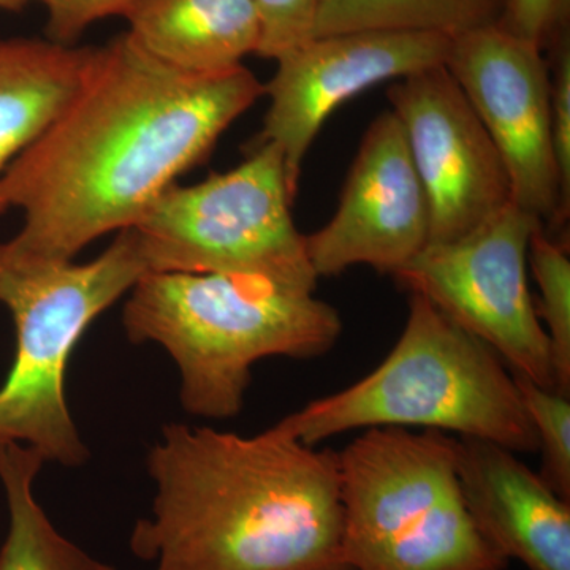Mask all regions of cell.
<instances>
[{
    "instance_id": "obj_22",
    "label": "cell",
    "mask_w": 570,
    "mask_h": 570,
    "mask_svg": "<svg viewBox=\"0 0 570 570\" xmlns=\"http://www.w3.org/2000/svg\"><path fill=\"white\" fill-rule=\"evenodd\" d=\"M570 0H505L498 26L540 50L569 32Z\"/></svg>"
},
{
    "instance_id": "obj_23",
    "label": "cell",
    "mask_w": 570,
    "mask_h": 570,
    "mask_svg": "<svg viewBox=\"0 0 570 570\" xmlns=\"http://www.w3.org/2000/svg\"><path fill=\"white\" fill-rule=\"evenodd\" d=\"M140 0H45L48 39L75 45L86 29L110 17H124Z\"/></svg>"
},
{
    "instance_id": "obj_19",
    "label": "cell",
    "mask_w": 570,
    "mask_h": 570,
    "mask_svg": "<svg viewBox=\"0 0 570 570\" xmlns=\"http://www.w3.org/2000/svg\"><path fill=\"white\" fill-rule=\"evenodd\" d=\"M513 377L538 434L539 452L542 453V471L539 474L560 497L570 501L569 395L540 387L517 374Z\"/></svg>"
},
{
    "instance_id": "obj_14",
    "label": "cell",
    "mask_w": 570,
    "mask_h": 570,
    "mask_svg": "<svg viewBox=\"0 0 570 570\" xmlns=\"http://www.w3.org/2000/svg\"><path fill=\"white\" fill-rule=\"evenodd\" d=\"M124 18L142 50L189 73L234 69L261 45L253 0H140Z\"/></svg>"
},
{
    "instance_id": "obj_24",
    "label": "cell",
    "mask_w": 570,
    "mask_h": 570,
    "mask_svg": "<svg viewBox=\"0 0 570 570\" xmlns=\"http://www.w3.org/2000/svg\"><path fill=\"white\" fill-rule=\"evenodd\" d=\"M31 2L45 3V0H0V10H21L22 7H26Z\"/></svg>"
},
{
    "instance_id": "obj_6",
    "label": "cell",
    "mask_w": 570,
    "mask_h": 570,
    "mask_svg": "<svg viewBox=\"0 0 570 570\" xmlns=\"http://www.w3.org/2000/svg\"><path fill=\"white\" fill-rule=\"evenodd\" d=\"M459 439L367 428L340 452L347 570H505L460 489Z\"/></svg>"
},
{
    "instance_id": "obj_9",
    "label": "cell",
    "mask_w": 570,
    "mask_h": 570,
    "mask_svg": "<svg viewBox=\"0 0 570 570\" xmlns=\"http://www.w3.org/2000/svg\"><path fill=\"white\" fill-rule=\"evenodd\" d=\"M543 52L494 24L450 40L444 66L497 145L513 204L538 217L547 232L564 234Z\"/></svg>"
},
{
    "instance_id": "obj_16",
    "label": "cell",
    "mask_w": 570,
    "mask_h": 570,
    "mask_svg": "<svg viewBox=\"0 0 570 570\" xmlns=\"http://www.w3.org/2000/svg\"><path fill=\"white\" fill-rule=\"evenodd\" d=\"M43 464L28 445H0V483L9 508L0 570H115L63 538L48 519L33 493Z\"/></svg>"
},
{
    "instance_id": "obj_11",
    "label": "cell",
    "mask_w": 570,
    "mask_h": 570,
    "mask_svg": "<svg viewBox=\"0 0 570 570\" xmlns=\"http://www.w3.org/2000/svg\"><path fill=\"white\" fill-rule=\"evenodd\" d=\"M449 48L448 37L428 32L365 29L314 37L276 59L275 77L264 85V129L253 145L275 142L298 193L303 159L333 111L381 82L442 66Z\"/></svg>"
},
{
    "instance_id": "obj_7",
    "label": "cell",
    "mask_w": 570,
    "mask_h": 570,
    "mask_svg": "<svg viewBox=\"0 0 570 570\" xmlns=\"http://www.w3.org/2000/svg\"><path fill=\"white\" fill-rule=\"evenodd\" d=\"M296 190L275 142L193 186L168 187L134 225L148 273L265 277L314 294L306 235L292 217Z\"/></svg>"
},
{
    "instance_id": "obj_12",
    "label": "cell",
    "mask_w": 570,
    "mask_h": 570,
    "mask_svg": "<svg viewBox=\"0 0 570 570\" xmlns=\"http://www.w3.org/2000/svg\"><path fill=\"white\" fill-rule=\"evenodd\" d=\"M431 239L430 204L392 110L363 135L332 219L306 236L318 279L366 265L395 276Z\"/></svg>"
},
{
    "instance_id": "obj_20",
    "label": "cell",
    "mask_w": 570,
    "mask_h": 570,
    "mask_svg": "<svg viewBox=\"0 0 570 570\" xmlns=\"http://www.w3.org/2000/svg\"><path fill=\"white\" fill-rule=\"evenodd\" d=\"M261 21L257 56L279 59L314 39L318 14L328 0H253Z\"/></svg>"
},
{
    "instance_id": "obj_2",
    "label": "cell",
    "mask_w": 570,
    "mask_h": 570,
    "mask_svg": "<svg viewBox=\"0 0 570 570\" xmlns=\"http://www.w3.org/2000/svg\"><path fill=\"white\" fill-rule=\"evenodd\" d=\"M130 550L151 570H347L340 453L279 423L254 436L171 423Z\"/></svg>"
},
{
    "instance_id": "obj_8",
    "label": "cell",
    "mask_w": 570,
    "mask_h": 570,
    "mask_svg": "<svg viewBox=\"0 0 570 570\" xmlns=\"http://www.w3.org/2000/svg\"><path fill=\"white\" fill-rule=\"evenodd\" d=\"M540 224L512 202L460 238L430 243L393 277L489 344L513 374L557 390L550 340L528 285V249Z\"/></svg>"
},
{
    "instance_id": "obj_21",
    "label": "cell",
    "mask_w": 570,
    "mask_h": 570,
    "mask_svg": "<svg viewBox=\"0 0 570 570\" xmlns=\"http://www.w3.org/2000/svg\"><path fill=\"white\" fill-rule=\"evenodd\" d=\"M550 51V100L554 156L560 175L562 214L570 213V39L562 33L547 48Z\"/></svg>"
},
{
    "instance_id": "obj_1",
    "label": "cell",
    "mask_w": 570,
    "mask_h": 570,
    "mask_svg": "<svg viewBox=\"0 0 570 570\" xmlns=\"http://www.w3.org/2000/svg\"><path fill=\"white\" fill-rule=\"evenodd\" d=\"M261 97L264 82L243 63L189 73L153 58L129 32L92 47L62 110L0 176V200L24 216L9 242L69 262L100 236L134 227Z\"/></svg>"
},
{
    "instance_id": "obj_5",
    "label": "cell",
    "mask_w": 570,
    "mask_h": 570,
    "mask_svg": "<svg viewBox=\"0 0 570 570\" xmlns=\"http://www.w3.org/2000/svg\"><path fill=\"white\" fill-rule=\"evenodd\" d=\"M148 275L132 227L86 264L0 243V305L13 318L17 351L0 387V445L22 444L45 463L80 468L89 450L71 417L67 367L86 330Z\"/></svg>"
},
{
    "instance_id": "obj_15",
    "label": "cell",
    "mask_w": 570,
    "mask_h": 570,
    "mask_svg": "<svg viewBox=\"0 0 570 570\" xmlns=\"http://www.w3.org/2000/svg\"><path fill=\"white\" fill-rule=\"evenodd\" d=\"M92 47L0 39V176L70 99ZM9 212L0 200V217Z\"/></svg>"
},
{
    "instance_id": "obj_17",
    "label": "cell",
    "mask_w": 570,
    "mask_h": 570,
    "mask_svg": "<svg viewBox=\"0 0 570 570\" xmlns=\"http://www.w3.org/2000/svg\"><path fill=\"white\" fill-rule=\"evenodd\" d=\"M505 0H328L318 14L314 37L325 33L411 31L453 40L498 24Z\"/></svg>"
},
{
    "instance_id": "obj_13",
    "label": "cell",
    "mask_w": 570,
    "mask_h": 570,
    "mask_svg": "<svg viewBox=\"0 0 570 570\" xmlns=\"http://www.w3.org/2000/svg\"><path fill=\"white\" fill-rule=\"evenodd\" d=\"M456 439L461 493L483 538L528 570H570V501L512 450Z\"/></svg>"
},
{
    "instance_id": "obj_3",
    "label": "cell",
    "mask_w": 570,
    "mask_h": 570,
    "mask_svg": "<svg viewBox=\"0 0 570 570\" xmlns=\"http://www.w3.org/2000/svg\"><path fill=\"white\" fill-rule=\"evenodd\" d=\"M127 340L174 358L190 415L234 419L253 367L269 356L316 358L343 333L340 313L311 292L246 275L148 273L122 311Z\"/></svg>"
},
{
    "instance_id": "obj_18",
    "label": "cell",
    "mask_w": 570,
    "mask_h": 570,
    "mask_svg": "<svg viewBox=\"0 0 570 570\" xmlns=\"http://www.w3.org/2000/svg\"><path fill=\"white\" fill-rule=\"evenodd\" d=\"M528 264L539 285L538 316L550 340L557 390L570 393V261L568 243L540 224L532 232Z\"/></svg>"
},
{
    "instance_id": "obj_4",
    "label": "cell",
    "mask_w": 570,
    "mask_h": 570,
    "mask_svg": "<svg viewBox=\"0 0 570 570\" xmlns=\"http://www.w3.org/2000/svg\"><path fill=\"white\" fill-rule=\"evenodd\" d=\"M277 423L309 445L387 426L539 452L538 434L504 360L414 292L400 340L373 373Z\"/></svg>"
},
{
    "instance_id": "obj_10",
    "label": "cell",
    "mask_w": 570,
    "mask_h": 570,
    "mask_svg": "<svg viewBox=\"0 0 570 570\" xmlns=\"http://www.w3.org/2000/svg\"><path fill=\"white\" fill-rule=\"evenodd\" d=\"M387 97L430 204V243L460 238L512 204L504 160L444 63L401 78Z\"/></svg>"
}]
</instances>
